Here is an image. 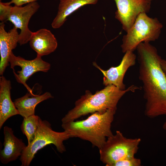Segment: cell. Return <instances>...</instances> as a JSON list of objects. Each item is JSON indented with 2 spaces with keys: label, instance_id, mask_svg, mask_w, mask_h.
Instances as JSON below:
<instances>
[{
  "label": "cell",
  "instance_id": "obj_10",
  "mask_svg": "<svg viewBox=\"0 0 166 166\" xmlns=\"http://www.w3.org/2000/svg\"><path fill=\"white\" fill-rule=\"evenodd\" d=\"M124 53L119 65L112 66L107 70L102 69L96 62L93 63V65L102 73L103 84L105 86L112 85L121 90L126 89L124 77L128 68L135 64L136 56L132 51H128Z\"/></svg>",
  "mask_w": 166,
  "mask_h": 166
},
{
  "label": "cell",
  "instance_id": "obj_22",
  "mask_svg": "<svg viewBox=\"0 0 166 166\" xmlns=\"http://www.w3.org/2000/svg\"><path fill=\"white\" fill-rule=\"evenodd\" d=\"M163 129L166 131V121H165V122L164 123V124L163 125Z\"/></svg>",
  "mask_w": 166,
  "mask_h": 166
},
{
  "label": "cell",
  "instance_id": "obj_18",
  "mask_svg": "<svg viewBox=\"0 0 166 166\" xmlns=\"http://www.w3.org/2000/svg\"><path fill=\"white\" fill-rule=\"evenodd\" d=\"M141 160L135 157L126 158L117 161L111 166H140Z\"/></svg>",
  "mask_w": 166,
  "mask_h": 166
},
{
  "label": "cell",
  "instance_id": "obj_19",
  "mask_svg": "<svg viewBox=\"0 0 166 166\" xmlns=\"http://www.w3.org/2000/svg\"><path fill=\"white\" fill-rule=\"evenodd\" d=\"M12 6L7 2H0V20L2 22L7 21Z\"/></svg>",
  "mask_w": 166,
  "mask_h": 166
},
{
  "label": "cell",
  "instance_id": "obj_3",
  "mask_svg": "<svg viewBox=\"0 0 166 166\" xmlns=\"http://www.w3.org/2000/svg\"><path fill=\"white\" fill-rule=\"evenodd\" d=\"M116 111L109 109L103 113L96 112L85 120L63 123L61 126L70 138L88 141L100 149L107 138L113 135L111 126Z\"/></svg>",
  "mask_w": 166,
  "mask_h": 166
},
{
  "label": "cell",
  "instance_id": "obj_9",
  "mask_svg": "<svg viewBox=\"0 0 166 166\" xmlns=\"http://www.w3.org/2000/svg\"><path fill=\"white\" fill-rule=\"evenodd\" d=\"M40 6L35 2L28 3L26 6H12L7 21L20 30L18 43L20 45L30 41L33 32L29 29L28 24L32 16L37 11Z\"/></svg>",
  "mask_w": 166,
  "mask_h": 166
},
{
  "label": "cell",
  "instance_id": "obj_23",
  "mask_svg": "<svg viewBox=\"0 0 166 166\" xmlns=\"http://www.w3.org/2000/svg\"><path fill=\"white\" fill-rule=\"evenodd\" d=\"M148 0V1L150 2H151V1H152V0Z\"/></svg>",
  "mask_w": 166,
  "mask_h": 166
},
{
  "label": "cell",
  "instance_id": "obj_12",
  "mask_svg": "<svg viewBox=\"0 0 166 166\" xmlns=\"http://www.w3.org/2000/svg\"><path fill=\"white\" fill-rule=\"evenodd\" d=\"M4 22L0 25V75H3L6 67L9 65V59L12 50L17 46L19 34L17 28L14 26L9 32L5 29Z\"/></svg>",
  "mask_w": 166,
  "mask_h": 166
},
{
  "label": "cell",
  "instance_id": "obj_14",
  "mask_svg": "<svg viewBox=\"0 0 166 166\" xmlns=\"http://www.w3.org/2000/svg\"><path fill=\"white\" fill-rule=\"evenodd\" d=\"M11 83L4 76L0 77V129L5 121L13 116L19 115L11 99Z\"/></svg>",
  "mask_w": 166,
  "mask_h": 166
},
{
  "label": "cell",
  "instance_id": "obj_6",
  "mask_svg": "<svg viewBox=\"0 0 166 166\" xmlns=\"http://www.w3.org/2000/svg\"><path fill=\"white\" fill-rule=\"evenodd\" d=\"M141 141L140 138H127L117 130L115 135L107 138L99 149L100 160L105 166H111L118 161L134 157Z\"/></svg>",
  "mask_w": 166,
  "mask_h": 166
},
{
  "label": "cell",
  "instance_id": "obj_4",
  "mask_svg": "<svg viewBox=\"0 0 166 166\" xmlns=\"http://www.w3.org/2000/svg\"><path fill=\"white\" fill-rule=\"evenodd\" d=\"M69 138L66 131H54L48 121L42 120L39 117L35 138L26 146L20 156L21 166H29L38 151L50 144H54L59 152L63 153L66 150L63 142Z\"/></svg>",
  "mask_w": 166,
  "mask_h": 166
},
{
  "label": "cell",
  "instance_id": "obj_13",
  "mask_svg": "<svg viewBox=\"0 0 166 166\" xmlns=\"http://www.w3.org/2000/svg\"><path fill=\"white\" fill-rule=\"evenodd\" d=\"M31 48L41 57L53 52L57 46V41L51 32L42 29L33 32L30 40Z\"/></svg>",
  "mask_w": 166,
  "mask_h": 166
},
{
  "label": "cell",
  "instance_id": "obj_5",
  "mask_svg": "<svg viewBox=\"0 0 166 166\" xmlns=\"http://www.w3.org/2000/svg\"><path fill=\"white\" fill-rule=\"evenodd\" d=\"M146 13L140 14L122 38L121 45L123 53L134 51L143 42L154 41L159 38L162 24L156 18L149 17Z\"/></svg>",
  "mask_w": 166,
  "mask_h": 166
},
{
  "label": "cell",
  "instance_id": "obj_7",
  "mask_svg": "<svg viewBox=\"0 0 166 166\" xmlns=\"http://www.w3.org/2000/svg\"><path fill=\"white\" fill-rule=\"evenodd\" d=\"M9 62L17 81L22 84L29 92L33 93L32 90L26 83L29 77L35 73L46 72L50 69V64L43 61L42 57L37 55L32 60H27L20 56H15L13 52L10 53Z\"/></svg>",
  "mask_w": 166,
  "mask_h": 166
},
{
  "label": "cell",
  "instance_id": "obj_15",
  "mask_svg": "<svg viewBox=\"0 0 166 166\" xmlns=\"http://www.w3.org/2000/svg\"><path fill=\"white\" fill-rule=\"evenodd\" d=\"M99 0H60L57 14L51 24L54 29L60 27L67 18L81 7L87 5L96 4Z\"/></svg>",
  "mask_w": 166,
  "mask_h": 166
},
{
  "label": "cell",
  "instance_id": "obj_20",
  "mask_svg": "<svg viewBox=\"0 0 166 166\" xmlns=\"http://www.w3.org/2000/svg\"><path fill=\"white\" fill-rule=\"evenodd\" d=\"M36 0H12L7 3L10 5L13 3L14 5L17 6H22V5L27 3H29L34 2H35Z\"/></svg>",
  "mask_w": 166,
  "mask_h": 166
},
{
  "label": "cell",
  "instance_id": "obj_11",
  "mask_svg": "<svg viewBox=\"0 0 166 166\" xmlns=\"http://www.w3.org/2000/svg\"><path fill=\"white\" fill-rule=\"evenodd\" d=\"M3 148L0 150V160L6 164L16 160L20 156L26 146L22 140L17 137L12 129L5 126L3 128Z\"/></svg>",
  "mask_w": 166,
  "mask_h": 166
},
{
  "label": "cell",
  "instance_id": "obj_2",
  "mask_svg": "<svg viewBox=\"0 0 166 166\" xmlns=\"http://www.w3.org/2000/svg\"><path fill=\"white\" fill-rule=\"evenodd\" d=\"M140 89L133 85L123 90L110 85L94 94L86 90L85 94L75 102L74 107L62 118V123L75 121L90 113H103L109 109L116 110L118 101L126 93Z\"/></svg>",
  "mask_w": 166,
  "mask_h": 166
},
{
  "label": "cell",
  "instance_id": "obj_8",
  "mask_svg": "<svg viewBox=\"0 0 166 166\" xmlns=\"http://www.w3.org/2000/svg\"><path fill=\"white\" fill-rule=\"evenodd\" d=\"M117 10L115 18L121 24L123 29L127 32L141 13L148 12L151 2L148 0H114Z\"/></svg>",
  "mask_w": 166,
  "mask_h": 166
},
{
  "label": "cell",
  "instance_id": "obj_21",
  "mask_svg": "<svg viewBox=\"0 0 166 166\" xmlns=\"http://www.w3.org/2000/svg\"><path fill=\"white\" fill-rule=\"evenodd\" d=\"M161 66L166 75V60L163 59H162L161 61Z\"/></svg>",
  "mask_w": 166,
  "mask_h": 166
},
{
  "label": "cell",
  "instance_id": "obj_16",
  "mask_svg": "<svg viewBox=\"0 0 166 166\" xmlns=\"http://www.w3.org/2000/svg\"><path fill=\"white\" fill-rule=\"evenodd\" d=\"M53 97L49 92L42 95H35L29 92L22 97L16 99L14 103L19 115L24 118L35 114V108L38 104Z\"/></svg>",
  "mask_w": 166,
  "mask_h": 166
},
{
  "label": "cell",
  "instance_id": "obj_1",
  "mask_svg": "<svg viewBox=\"0 0 166 166\" xmlns=\"http://www.w3.org/2000/svg\"><path fill=\"white\" fill-rule=\"evenodd\" d=\"M139 79L145 100L144 113L150 118L166 116V75L155 47L143 42L137 46Z\"/></svg>",
  "mask_w": 166,
  "mask_h": 166
},
{
  "label": "cell",
  "instance_id": "obj_17",
  "mask_svg": "<svg viewBox=\"0 0 166 166\" xmlns=\"http://www.w3.org/2000/svg\"><path fill=\"white\" fill-rule=\"evenodd\" d=\"M39 118L38 116L34 114L23 118L21 125V129L27 138L28 144H30L35 138Z\"/></svg>",
  "mask_w": 166,
  "mask_h": 166
}]
</instances>
